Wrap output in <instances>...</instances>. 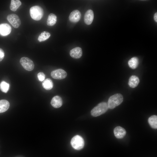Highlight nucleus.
Here are the masks:
<instances>
[{
	"label": "nucleus",
	"instance_id": "obj_1",
	"mask_svg": "<svg viewBox=\"0 0 157 157\" xmlns=\"http://www.w3.org/2000/svg\"><path fill=\"white\" fill-rule=\"evenodd\" d=\"M123 100V96L120 94H116L111 96L108 99L107 103L108 108H114L120 105Z\"/></svg>",
	"mask_w": 157,
	"mask_h": 157
},
{
	"label": "nucleus",
	"instance_id": "obj_2",
	"mask_svg": "<svg viewBox=\"0 0 157 157\" xmlns=\"http://www.w3.org/2000/svg\"><path fill=\"white\" fill-rule=\"evenodd\" d=\"M108 109L107 103L101 102L92 109L91 111V114L93 117H97L106 113Z\"/></svg>",
	"mask_w": 157,
	"mask_h": 157
},
{
	"label": "nucleus",
	"instance_id": "obj_3",
	"mask_svg": "<svg viewBox=\"0 0 157 157\" xmlns=\"http://www.w3.org/2000/svg\"><path fill=\"white\" fill-rule=\"evenodd\" d=\"M30 14L32 19L38 21L41 19L43 15V10L38 6H34L30 8Z\"/></svg>",
	"mask_w": 157,
	"mask_h": 157
},
{
	"label": "nucleus",
	"instance_id": "obj_4",
	"mask_svg": "<svg viewBox=\"0 0 157 157\" xmlns=\"http://www.w3.org/2000/svg\"><path fill=\"white\" fill-rule=\"evenodd\" d=\"M72 147L75 149L80 150L82 149L84 146V141L83 138L79 135L73 137L71 141Z\"/></svg>",
	"mask_w": 157,
	"mask_h": 157
},
{
	"label": "nucleus",
	"instance_id": "obj_5",
	"mask_svg": "<svg viewBox=\"0 0 157 157\" xmlns=\"http://www.w3.org/2000/svg\"><path fill=\"white\" fill-rule=\"evenodd\" d=\"M20 63L24 68L27 70L31 71L34 69V65L33 61L28 57H22L20 59Z\"/></svg>",
	"mask_w": 157,
	"mask_h": 157
},
{
	"label": "nucleus",
	"instance_id": "obj_6",
	"mask_svg": "<svg viewBox=\"0 0 157 157\" xmlns=\"http://www.w3.org/2000/svg\"><path fill=\"white\" fill-rule=\"evenodd\" d=\"M7 19L8 22L15 28H18L21 24V21L18 16L16 14H12L8 15Z\"/></svg>",
	"mask_w": 157,
	"mask_h": 157
},
{
	"label": "nucleus",
	"instance_id": "obj_7",
	"mask_svg": "<svg viewBox=\"0 0 157 157\" xmlns=\"http://www.w3.org/2000/svg\"><path fill=\"white\" fill-rule=\"evenodd\" d=\"M51 75L53 78L57 79H62L65 78L67 76V73L64 70L60 69L52 71L51 72Z\"/></svg>",
	"mask_w": 157,
	"mask_h": 157
},
{
	"label": "nucleus",
	"instance_id": "obj_8",
	"mask_svg": "<svg viewBox=\"0 0 157 157\" xmlns=\"http://www.w3.org/2000/svg\"><path fill=\"white\" fill-rule=\"evenodd\" d=\"M11 31L10 26L7 23H2L0 24V35L5 36L9 35Z\"/></svg>",
	"mask_w": 157,
	"mask_h": 157
},
{
	"label": "nucleus",
	"instance_id": "obj_9",
	"mask_svg": "<svg viewBox=\"0 0 157 157\" xmlns=\"http://www.w3.org/2000/svg\"><path fill=\"white\" fill-rule=\"evenodd\" d=\"M114 133L117 138L122 139L125 135L126 131L124 128L120 126H118L114 129Z\"/></svg>",
	"mask_w": 157,
	"mask_h": 157
},
{
	"label": "nucleus",
	"instance_id": "obj_10",
	"mask_svg": "<svg viewBox=\"0 0 157 157\" xmlns=\"http://www.w3.org/2000/svg\"><path fill=\"white\" fill-rule=\"evenodd\" d=\"M81 17L80 12L78 10H75L72 12L69 16V19L72 22L76 23L78 22Z\"/></svg>",
	"mask_w": 157,
	"mask_h": 157
},
{
	"label": "nucleus",
	"instance_id": "obj_11",
	"mask_svg": "<svg viewBox=\"0 0 157 157\" xmlns=\"http://www.w3.org/2000/svg\"><path fill=\"white\" fill-rule=\"evenodd\" d=\"M94 18V13L91 10H88L85 13L84 16L85 23L87 25H90L92 22Z\"/></svg>",
	"mask_w": 157,
	"mask_h": 157
},
{
	"label": "nucleus",
	"instance_id": "obj_12",
	"mask_svg": "<svg viewBox=\"0 0 157 157\" xmlns=\"http://www.w3.org/2000/svg\"><path fill=\"white\" fill-rule=\"evenodd\" d=\"M69 53L70 56L72 58L78 59L82 56V51L80 47H76L71 50Z\"/></svg>",
	"mask_w": 157,
	"mask_h": 157
},
{
	"label": "nucleus",
	"instance_id": "obj_13",
	"mask_svg": "<svg viewBox=\"0 0 157 157\" xmlns=\"http://www.w3.org/2000/svg\"><path fill=\"white\" fill-rule=\"evenodd\" d=\"M51 104L52 106L55 108H60L63 104L62 99L59 96H55L52 98L51 101Z\"/></svg>",
	"mask_w": 157,
	"mask_h": 157
},
{
	"label": "nucleus",
	"instance_id": "obj_14",
	"mask_svg": "<svg viewBox=\"0 0 157 157\" xmlns=\"http://www.w3.org/2000/svg\"><path fill=\"white\" fill-rule=\"evenodd\" d=\"M140 82L138 77L136 76L132 75L129 79L128 84L131 88H135L137 87Z\"/></svg>",
	"mask_w": 157,
	"mask_h": 157
},
{
	"label": "nucleus",
	"instance_id": "obj_15",
	"mask_svg": "<svg viewBox=\"0 0 157 157\" xmlns=\"http://www.w3.org/2000/svg\"><path fill=\"white\" fill-rule=\"evenodd\" d=\"M10 106V103L8 101L5 99L0 100V113L7 111Z\"/></svg>",
	"mask_w": 157,
	"mask_h": 157
},
{
	"label": "nucleus",
	"instance_id": "obj_16",
	"mask_svg": "<svg viewBox=\"0 0 157 157\" xmlns=\"http://www.w3.org/2000/svg\"><path fill=\"white\" fill-rule=\"evenodd\" d=\"M57 20L56 16L53 13H50L48 17L47 24L49 26H53L56 24Z\"/></svg>",
	"mask_w": 157,
	"mask_h": 157
},
{
	"label": "nucleus",
	"instance_id": "obj_17",
	"mask_svg": "<svg viewBox=\"0 0 157 157\" xmlns=\"http://www.w3.org/2000/svg\"><path fill=\"white\" fill-rule=\"evenodd\" d=\"M43 88L47 90H50L53 87V83L51 80L48 78L44 80L42 83Z\"/></svg>",
	"mask_w": 157,
	"mask_h": 157
},
{
	"label": "nucleus",
	"instance_id": "obj_18",
	"mask_svg": "<svg viewBox=\"0 0 157 157\" xmlns=\"http://www.w3.org/2000/svg\"><path fill=\"white\" fill-rule=\"evenodd\" d=\"M139 64V60L136 57H133L128 61V64L129 66L132 69L136 68Z\"/></svg>",
	"mask_w": 157,
	"mask_h": 157
},
{
	"label": "nucleus",
	"instance_id": "obj_19",
	"mask_svg": "<svg viewBox=\"0 0 157 157\" xmlns=\"http://www.w3.org/2000/svg\"><path fill=\"white\" fill-rule=\"evenodd\" d=\"M22 4V3L19 0H12L10 5V9L13 11H16Z\"/></svg>",
	"mask_w": 157,
	"mask_h": 157
},
{
	"label": "nucleus",
	"instance_id": "obj_20",
	"mask_svg": "<svg viewBox=\"0 0 157 157\" xmlns=\"http://www.w3.org/2000/svg\"><path fill=\"white\" fill-rule=\"evenodd\" d=\"M148 123L151 126L153 129L157 128V116L153 115L150 116L148 119Z\"/></svg>",
	"mask_w": 157,
	"mask_h": 157
},
{
	"label": "nucleus",
	"instance_id": "obj_21",
	"mask_svg": "<svg viewBox=\"0 0 157 157\" xmlns=\"http://www.w3.org/2000/svg\"><path fill=\"white\" fill-rule=\"evenodd\" d=\"M51 34L49 32L44 31L42 32L38 38V40L40 42L44 41L48 39Z\"/></svg>",
	"mask_w": 157,
	"mask_h": 157
},
{
	"label": "nucleus",
	"instance_id": "obj_22",
	"mask_svg": "<svg viewBox=\"0 0 157 157\" xmlns=\"http://www.w3.org/2000/svg\"><path fill=\"white\" fill-rule=\"evenodd\" d=\"M9 87V84L5 81H2L0 83V89L3 92L7 93Z\"/></svg>",
	"mask_w": 157,
	"mask_h": 157
},
{
	"label": "nucleus",
	"instance_id": "obj_23",
	"mask_svg": "<svg viewBox=\"0 0 157 157\" xmlns=\"http://www.w3.org/2000/svg\"><path fill=\"white\" fill-rule=\"evenodd\" d=\"M37 76L38 80L40 81H44L45 78V75L42 72H40L37 74Z\"/></svg>",
	"mask_w": 157,
	"mask_h": 157
},
{
	"label": "nucleus",
	"instance_id": "obj_24",
	"mask_svg": "<svg viewBox=\"0 0 157 157\" xmlns=\"http://www.w3.org/2000/svg\"><path fill=\"white\" fill-rule=\"evenodd\" d=\"M5 56V53L3 49L0 48V62L2 60Z\"/></svg>",
	"mask_w": 157,
	"mask_h": 157
},
{
	"label": "nucleus",
	"instance_id": "obj_25",
	"mask_svg": "<svg viewBox=\"0 0 157 157\" xmlns=\"http://www.w3.org/2000/svg\"><path fill=\"white\" fill-rule=\"evenodd\" d=\"M154 19L155 21L157 22V13H155L154 15Z\"/></svg>",
	"mask_w": 157,
	"mask_h": 157
}]
</instances>
